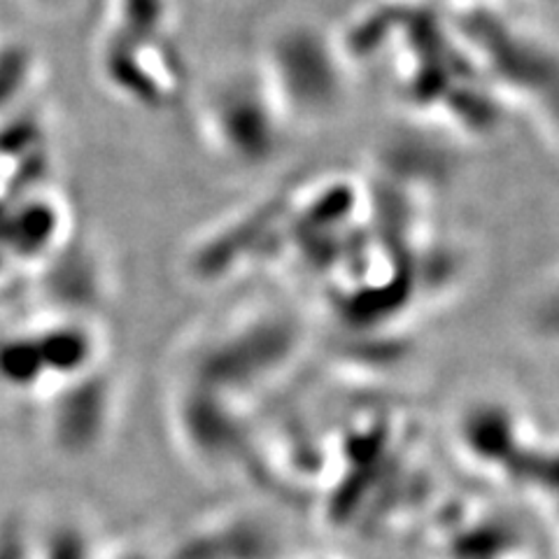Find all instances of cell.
Wrapping results in <instances>:
<instances>
[{
    "instance_id": "cell-1",
    "label": "cell",
    "mask_w": 559,
    "mask_h": 559,
    "mask_svg": "<svg viewBox=\"0 0 559 559\" xmlns=\"http://www.w3.org/2000/svg\"><path fill=\"white\" fill-rule=\"evenodd\" d=\"M40 78V57L20 35H0V119L20 112Z\"/></svg>"
},
{
    "instance_id": "cell-2",
    "label": "cell",
    "mask_w": 559,
    "mask_h": 559,
    "mask_svg": "<svg viewBox=\"0 0 559 559\" xmlns=\"http://www.w3.org/2000/svg\"><path fill=\"white\" fill-rule=\"evenodd\" d=\"M22 3L38 12H59L73 3V0H22Z\"/></svg>"
}]
</instances>
